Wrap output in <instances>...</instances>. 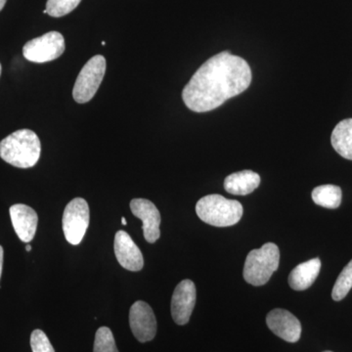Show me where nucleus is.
I'll use <instances>...</instances> for the list:
<instances>
[{"mask_svg": "<svg viewBox=\"0 0 352 352\" xmlns=\"http://www.w3.org/2000/svg\"><path fill=\"white\" fill-rule=\"evenodd\" d=\"M252 71L245 60L223 51L205 62L185 85L182 99L190 110L210 112L249 88Z\"/></svg>", "mask_w": 352, "mask_h": 352, "instance_id": "nucleus-1", "label": "nucleus"}, {"mask_svg": "<svg viewBox=\"0 0 352 352\" xmlns=\"http://www.w3.org/2000/svg\"><path fill=\"white\" fill-rule=\"evenodd\" d=\"M352 288V259L340 273L336 281L332 292V298L336 302L344 300Z\"/></svg>", "mask_w": 352, "mask_h": 352, "instance_id": "nucleus-18", "label": "nucleus"}, {"mask_svg": "<svg viewBox=\"0 0 352 352\" xmlns=\"http://www.w3.org/2000/svg\"><path fill=\"white\" fill-rule=\"evenodd\" d=\"M82 0H47L46 2V14L51 17H63L67 14L75 10Z\"/></svg>", "mask_w": 352, "mask_h": 352, "instance_id": "nucleus-20", "label": "nucleus"}, {"mask_svg": "<svg viewBox=\"0 0 352 352\" xmlns=\"http://www.w3.org/2000/svg\"><path fill=\"white\" fill-rule=\"evenodd\" d=\"M106 72V59L102 55L92 57L83 66L76 78L73 96L76 102L87 103L94 98L100 87Z\"/></svg>", "mask_w": 352, "mask_h": 352, "instance_id": "nucleus-5", "label": "nucleus"}, {"mask_svg": "<svg viewBox=\"0 0 352 352\" xmlns=\"http://www.w3.org/2000/svg\"><path fill=\"white\" fill-rule=\"evenodd\" d=\"M10 217L14 230L19 239L30 243L36 235L38 217L36 210L24 204H16L10 208Z\"/></svg>", "mask_w": 352, "mask_h": 352, "instance_id": "nucleus-13", "label": "nucleus"}, {"mask_svg": "<svg viewBox=\"0 0 352 352\" xmlns=\"http://www.w3.org/2000/svg\"><path fill=\"white\" fill-rule=\"evenodd\" d=\"M196 286L191 280H183L176 286L171 298V316L177 325L188 323L196 305Z\"/></svg>", "mask_w": 352, "mask_h": 352, "instance_id": "nucleus-9", "label": "nucleus"}, {"mask_svg": "<svg viewBox=\"0 0 352 352\" xmlns=\"http://www.w3.org/2000/svg\"><path fill=\"white\" fill-rule=\"evenodd\" d=\"M129 325L138 342H147L154 339L157 320L152 307L142 300L134 302L129 310Z\"/></svg>", "mask_w": 352, "mask_h": 352, "instance_id": "nucleus-8", "label": "nucleus"}, {"mask_svg": "<svg viewBox=\"0 0 352 352\" xmlns=\"http://www.w3.org/2000/svg\"><path fill=\"white\" fill-rule=\"evenodd\" d=\"M25 250H27V252H31L32 251V245H25Z\"/></svg>", "mask_w": 352, "mask_h": 352, "instance_id": "nucleus-24", "label": "nucleus"}, {"mask_svg": "<svg viewBox=\"0 0 352 352\" xmlns=\"http://www.w3.org/2000/svg\"><path fill=\"white\" fill-rule=\"evenodd\" d=\"M32 352H55L50 339L41 330H34L31 335Z\"/></svg>", "mask_w": 352, "mask_h": 352, "instance_id": "nucleus-21", "label": "nucleus"}, {"mask_svg": "<svg viewBox=\"0 0 352 352\" xmlns=\"http://www.w3.org/2000/svg\"><path fill=\"white\" fill-rule=\"evenodd\" d=\"M266 324L275 335L286 342H296L300 339L302 324L288 310H272L266 317Z\"/></svg>", "mask_w": 352, "mask_h": 352, "instance_id": "nucleus-10", "label": "nucleus"}, {"mask_svg": "<svg viewBox=\"0 0 352 352\" xmlns=\"http://www.w3.org/2000/svg\"><path fill=\"white\" fill-rule=\"evenodd\" d=\"M261 184V176L252 170H243L227 176L224 189L229 194L245 196L251 194Z\"/></svg>", "mask_w": 352, "mask_h": 352, "instance_id": "nucleus-15", "label": "nucleus"}, {"mask_svg": "<svg viewBox=\"0 0 352 352\" xmlns=\"http://www.w3.org/2000/svg\"><path fill=\"white\" fill-rule=\"evenodd\" d=\"M324 352H332V351H324Z\"/></svg>", "mask_w": 352, "mask_h": 352, "instance_id": "nucleus-27", "label": "nucleus"}, {"mask_svg": "<svg viewBox=\"0 0 352 352\" xmlns=\"http://www.w3.org/2000/svg\"><path fill=\"white\" fill-rule=\"evenodd\" d=\"M7 0H0V11L3 9L4 6H6Z\"/></svg>", "mask_w": 352, "mask_h": 352, "instance_id": "nucleus-23", "label": "nucleus"}, {"mask_svg": "<svg viewBox=\"0 0 352 352\" xmlns=\"http://www.w3.org/2000/svg\"><path fill=\"white\" fill-rule=\"evenodd\" d=\"M321 270V261L312 258L296 265L289 275V285L295 291H305L312 286Z\"/></svg>", "mask_w": 352, "mask_h": 352, "instance_id": "nucleus-14", "label": "nucleus"}, {"mask_svg": "<svg viewBox=\"0 0 352 352\" xmlns=\"http://www.w3.org/2000/svg\"><path fill=\"white\" fill-rule=\"evenodd\" d=\"M89 220V207L85 199L76 198L69 201L63 214L64 235L69 244L76 245L82 243Z\"/></svg>", "mask_w": 352, "mask_h": 352, "instance_id": "nucleus-7", "label": "nucleus"}, {"mask_svg": "<svg viewBox=\"0 0 352 352\" xmlns=\"http://www.w3.org/2000/svg\"><path fill=\"white\" fill-rule=\"evenodd\" d=\"M331 142L336 152L352 161V119L342 120L333 129Z\"/></svg>", "mask_w": 352, "mask_h": 352, "instance_id": "nucleus-16", "label": "nucleus"}, {"mask_svg": "<svg viewBox=\"0 0 352 352\" xmlns=\"http://www.w3.org/2000/svg\"><path fill=\"white\" fill-rule=\"evenodd\" d=\"M65 39L60 32H50L28 41L23 47V55L32 63H46L62 56Z\"/></svg>", "mask_w": 352, "mask_h": 352, "instance_id": "nucleus-6", "label": "nucleus"}, {"mask_svg": "<svg viewBox=\"0 0 352 352\" xmlns=\"http://www.w3.org/2000/svg\"><path fill=\"white\" fill-rule=\"evenodd\" d=\"M342 189L336 185H321L312 191V200L326 208H338L342 203Z\"/></svg>", "mask_w": 352, "mask_h": 352, "instance_id": "nucleus-17", "label": "nucleus"}, {"mask_svg": "<svg viewBox=\"0 0 352 352\" xmlns=\"http://www.w3.org/2000/svg\"><path fill=\"white\" fill-rule=\"evenodd\" d=\"M280 251L274 243H266L261 249L252 250L245 258L244 278L252 286H263L270 281L279 267Z\"/></svg>", "mask_w": 352, "mask_h": 352, "instance_id": "nucleus-4", "label": "nucleus"}, {"mask_svg": "<svg viewBox=\"0 0 352 352\" xmlns=\"http://www.w3.org/2000/svg\"><path fill=\"white\" fill-rule=\"evenodd\" d=\"M113 249L116 258L124 270L133 272L142 270L144 265L142 252L126 231L116 233Z\"/></svg>", "mask_w": 352, "mask_h": 352, "instance_id": "nucleus-12", "label": "nucleus"}, {"mask_svg": "<svg viewBox=\"0 0 352 352\" xmlns=\"http://www.w3.org/2000/svg\"><path fill=\"white\" fill-rule=\"evenodd\" d=\"M41 144L36 132L20 129L0 142V157L19 168L36 166L41 157Z\"/></svg>", "mask_w": 352, "mask_h": 352, "instance_id": "nucleus-2", "label": "nucleus"}, {"mask_svg": "<svg viewBox=\"0 0 352 352\" xmlns=\"http://www.w3.org/2000/svg\"><path fill=\"white\" fill-rule=\"evenodd\" d=\"M94 352H119L112 331L108 327H101L97 330Z\"/></svg>", "mask_w": 352, "mask_h": 352, "instance_id": "nucleus-19", "label": "nucleus"}, {"mask_svg": "<svg viewBox=\"0 0 352 352\" xmlns=\"http://www.w3.org/2000/svg\"><path fill=\"white\" fill-rule=\"evenodd\" d=\"M0 76H1V64H0Z\"/></svg>", "mask_w": 352, "mask_h": 352, "instance_id": "nucleus-26", "label": "nucleus"}, {"mask_svg": "<svg viewBox=\"0 0 352 352\" xmlns=\"http://www.w3.org/2000/svg\"><path fill=\"white\" fill-rule=\"evenodd\" d=\"M196 212L201 221L215 227L235 226L244 214L240 201L229 200L219 194L208 195L199 200Z\"/></svg>", "mask_w": 352, "mask_h": 352, "instance_id": "nucleus-3", "label": "nucleus"}, {"mask_svg": "<svg viewBox=\"0 0 352 352\" xmlns=\"http://www.w3.org/2000/svg\"><path fill=\"white\" fill-rule=\"evenodd\" d=\"M122 226H126V219H124V217H122Z\"/></svg>", "mask_w": 352, "mask_h": 352, "instance_id": "nucleus-25", "label": "nucleus"}, {"mask_svg": "<svg viewBox=\"0 0 352 352\" xmlns=\"http://www.w3.org/2000/svg\"><path fill=\"white\" fill-rule=\"evenodd\" d=\"M3 248L0 245V277H1L2 267H3Z\"/></svg>", "mask_w": 352, "mask_h": 352, "instance_id": "nucleus-22", "label": "nucleus"}, {"mask_svg": "<svg viewBox=\"0 0 352 352\" xmlns=\"http://www.w3.org/2000/svg\"><path fill=\"white\" fill-rule=\"evenodd\" d=\"M132 214L142 220L143 233L148 243L156 242L161 236V214L156 206L146 199H133L131 201Z\"/></svg>", "mask_w": 352, "mask_h": 352, "instance_id": "nucleus-11", "label": "nucleus"}]
</instances>
